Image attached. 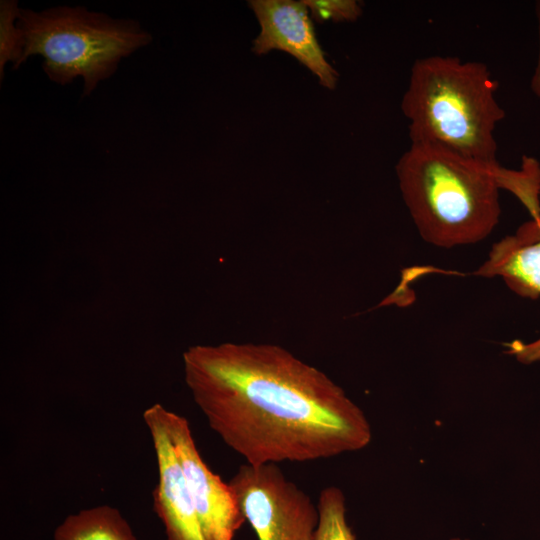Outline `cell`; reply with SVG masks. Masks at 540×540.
<instances>
[{
    "mask_svg": "<svg viewBox=\"0 0 540 540\" xmlns=\"http://www.w3.org/2000/svg\"><path fill=\"white\" fill-rule=\"evenodd\" d=\"M183 363L210 428L246 464L327 459L372 440L365 413L343 388L279 345H196Z\"/></svg>",
    "mask_w": 540,
    "mask_h": 540,
    "instance_id": "obj_1",
    "label": "cell"
},
{
    "mask_svg": "<svg viewBox=\"0 0 540 540\" xmlns=\"http://www.w3.org/2000/svg\"><path fill=\"white\" fill-rule=\"evenodd\" d=\"M17 25L24 38L22 64L40 55L51 81L66 85L81 77L83 97L112 76L122 58L152 41L138 21L115 19L82 6L20 8Z\"/></svg>",
    "mask_w": 540,
    "mask_h": 540,
    "instance_id": "obj_4",
    "label": "cell"
},
{
    "mask_svg": "<svg viewBox=\"0 0 540 540\" xmlns=\"http://www.w3.org/2000/svg\"><path fill=\"white\" fill-rule=\"evenodd\" d=\"M167 434L206 540H233L245 519L228 483L202 459L187 419L161 404L146 409Z\"/></svg>",
    "mask_w": 540,
    "mask_h": 540,
    "instance_id": "obj_6",
    "label": "cell"
},
{
    "mask_svg": "<svg viewBox=\"0 0 540 540\" xmlns=\"http://www.w3.org/2000/svg\"><path fill=\"white\" fill-rule=\"evenodd\" d=\"M54 540H137V538L118 509L101 505L67 516L56 528Z\"/></svg>",
    "mask_w": 540,
    "mask_h": 540,
    "instance_id": "obj_10",
    "label": "cell"
},
{
    "mask_svg": "<svg viewBox=\"0 0 540 540\" xmlns=\"http://www.w3.org/2000/svg\"><path fill=\"white\" fill-rule=\"evenodd\" d=\"M258 540H314L317 504L277 464H243L229 481Z\"/></svg>",
    "mask_w": 540,
    "mask_h": 540,
    "instance_id": "obj_5",
    "label": "cell"
},
{
    "mask_svg": "<svg viewBox=\"0 0 540 540\" xmlns=\"http://www.w3.org/2000/svg\"><path fill=\"white\" fill-rule=\"evenodd\" d=\"M514 235L527 243L540 240V216L523 223Z\"/></svg>",
    "mask_w": 540,
    "mask_h": 540,
    "instance_id": "obj_14",
    "label": "cell"
},
{
    "mask_svg": "<svg viewBox=\"0 0 540 540\" xmlns=\"http://www.w3.org/2000/svg\"><path fill=\"white\" fill-rule=\"evenodd\" d=\"M143 419L151 435L157 460L154 510L164 525L167 540H206L181 465L167 434L147 410L143 412Z\"/></svg>",
    "mask_w": 540,
    "mask_h": 540,
    "instance_id": "obj_8",
    "label": "cell"
},
{
    "mask_svg": "<svg viewBox=\"0 0 540 540\" xmlns=\"http://www.w3.org/2000/svg\"><path fill=\"white\" fill-rule=\"evenodd\" d=\"M319 520L314 540H356L346 519L343 491L336 486L321 490L317 502Z\"/></svg>",
    "mask_w": 540,
    "mask_h": 540,
    "instance_id": "obj_11",
    "label": "cell"
},
{
    "mask_svg": "<svg viewBox=\"0 0 540 540\" xmlns=\"http://www.w3.org/2000/svg\"><path fill=\"white\" fill-rule=\"evenodd\" d=\"M480 277H501L520 296H540V240L523 242L515 235L506 236L492 246L486 261L473 273ZM506 353L522 364L540 361V337L505 344Z\"/></svg>",
    "mask_w": 540,
    "mask_h": 540,
    "instance_id": "obj_9",
    "label": "cell"
},
{
    "mask_svg": "<svg viewBox=\"0 0 540 540\" xmlns=\"http://www.w3.org/2000/svg\"><path fill=\"white\" fill-rule=\"evenodd\" d=\"M536 15L538 19V30H539V52L537 63L534 69V73L531 78L530 87L535 96L540 98V1L536 4Z\"/></svg>",
    "mask_w": 540,
    "mask_h": 540,
    "instance_id": "obj_15",
    "label": "cell"
},
{
    "mask_svg": "<svg viewBox=\"0 0 540 540\" xmlns=\"http://www.w3.org/2000/svg\"><path fill=\"white\" fill-rule=\"evenodd\" d=\"M488 67L452 56L414 61L401 108L411 143L442 146L462 157L497 164L494 131L505 117Z\"/></svg>",
    "mask_w": 540,
    "mask_h": 540,
    "instance_id": "obj_3",
    "label": "cell"
},
{
    "mask_svg": "<svg viewBox=\"0 0 540 540\" xmlns=\"http://www.w3.org/2000/svg\"><path fill=\"white\" fill-rule=\"evenodd\" d=\"M317 22L355 21L362 13L361 4L355 0H303Z\"/></svg>",
    "mask_w": 540,
    "mask_h": 540,
    "instance_id": "obj_13",
    "label": "cell"
},
{
    "mask_svg": "<svg viewBox=\"0 0 540 540\" xmlns=\"http://www.w3.org/2000/svg\"><path fill=\"white\" fill-rule=\"evenodd\" d=\"M399 188L424 241L441 248L477 243L499 221V190L514 194L530 216L540 213V163L484 164L442 146L411 143L396 164Z\"/></svg>",
    "mask_w": 540,
    "mask_h": 540,
    "instance_id": "obj_2",
    "label": "cell"
},
{
    "mask_svg": "<svg viewBox=\"0 0 540 540\" xmlns=\"http://www.w3.org/2000/svg\"><path fill=\"white\" fill-rule=\"evenodd\" d=\"M20 8L16 0L0 2V80L4 77V67L8 62L18 68L22 64L24 38L17 25Z\"/></svg>",
    "mask_w": 540,
    "mask_h": 540,
    "instance_id": "obj_12",
    "label": "cell"
},
{
    "mask_svg": "<svg viewBox=\"0 0 540 540\" xmlns=\"http://www.w3.org/2000/svg\"><path fill=\"white\" fill-rule=\"evenodd\" d=\"M249 6L260 26L253 41L254 53L286 52L310 70L323 87H336L338 73L326 59L303 0H251Z\"/></svg>",
    "mask_w": 540,
    "mask_h": 540,
    "instance_id": "obj_7",
    "label": "cell"
},
{
    "mask_svg": "<svg viewBox=\"0 0 540 540\" xmlns=\"http://www.w3.org/2000/svg\"><path fill=\"white\" fill-rule=\"evenodd\" d=\"M450 540H468V539H462V538L455 537V538H452Z\"/></svg>",
    "mask_w": 540,
    "mask_h": 540,
    "instance_id": "obj_16",
    "label": "cell"
}]
</instances>
